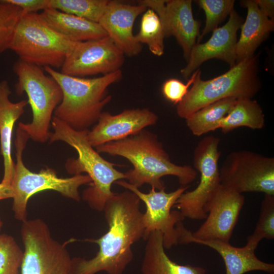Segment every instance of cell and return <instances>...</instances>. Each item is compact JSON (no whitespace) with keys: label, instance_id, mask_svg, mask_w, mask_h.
<instances>
[{"label":"cell","instance_id":"obj_15","mask_svg":"<svg viewBox=\"0 0 274 274\" xmlns=\"http://www.w3.org/2000/svg\"><path fill=\"white\" fill-rule=\"evenodd\" d=\"M191 0H141L138 4L153 10L159 17L165 37L173 36L188 61L199 37L200 22L193 15Z\"/></svg>","mask_w":274,"mask_h":274},{"label":"cell","instance_id":"obj_28","mask_svg":"<svg viewBox=\"0 0 274 274\" xmlns=\"http://www.w3.org/2000/svg\"><path fill=\"white\" fill-rule=\"evenodd\" d=\"M198 5L204 12L206 24L196 43H199L202 38L218 27L234 9V0H197Z\"/></svg>","mask_w":274,"mask_h":274},{"label":"cell","instance_id":"obj_4","mask_svg":"<svg viewBox=\"0 0 274 274\" xmlns=\"http://www.w3.org/2000/svg\"><path fill=\"white\" fill-rule=\"evenodd\" d=\"M45 71L59 85L62 98L54 112V117L77 130L88 129L97 122L104 108L111 101L108 88L120 80L122 72H114L93 78L71 76L55 69Z\"/></svg>","mask_w":274,"mask_h":274},{"label":"cell","instance_id":"obj_30","mask_svg":"<svg viewBox=\"0 0 274 274\" xmlns=\"http://www.w3.org/2000/svg\"><path fill=\"white\" fill-rule=\"evenodd\" d=\"M25 13L20 7L0 1V54L10 49L16 26Z\"/></svg>","mask_w":274,"mask_h":274},{"label":"cell","instance_id":"obj_19","mask_svg":"<svg viewBox=\"0 0 274 274\" xmlns=\"http://www.w3.org/2000/svg\"><path fill=\"white\" fill-rule=\"evenodd\" d=\"M196 243L208 246L216 251L222 258L226 274H245L253 271L269 273L274 272V264L264 262L256 256L257 246L247 242L243 247H236L229 243L220 240L202 241L187 237H182L179 244Z\"/></svg>","mask_w":274,"mask_h":274},{"label":"cell","instance_id":"obj_2","mask_svg":"<svg viewBox=\"0 0 274 274\" xmlns=\"http://www.w3.org/2000/svg\"><path fill=\"white\" fill-rule=\"evenodd\" d=\"M95 148L98 153L127 159L133 168L124 173L125 179L138 188L148 184L158 190L165 189L164 183L161 180L165 176H175L182 186H188L197 176V172L193 167L173 163L158 136L145 129L134 135Z\"/></svg>","mask_w":274,"mask_h":274},{"label":"cell","instance_id":"obj_13","mask_svg":"<svg viewBox=\"0 0 274 274\" xmlns=\"http://www.w3.org/2000/svg\"><path fill=\"white\" fill-rule=\"evenodd\" d=\"M244 203L242 194L220 184L204 206L208 214L203 223L193 232L182 226L180 239L187 237L229 243Z\"/></svg>","mask_w":274,"mask_h":274},{"label":"cell","instance_id":"obj_29","mask_svg":"<svg viewBox=\"0 0 274 274\" xmlns=\"http://www.w3.org/2000/svg\"><path fill=\"white\" fill-rule=\"evenodd\" d=\"M274 238V195L264 194L258 221L248 243L258 246L263 239Z\"/></svg>","mask_w":274,"mask_h":274},{"label":"cell","instance_id":"obj_31","mask_svg":"<svg viewBox=\"0 0 274 274\" xmlns=\"http://www.w3.org/2000/svg\"><path fill=\"white\" fill-rule=\"evenodd\" d=\"M23 256V251L13 237L0 234V274H19Z\"/></svg>","mask_w":274,"mask_h":274},{"label":"cell","instance_id":"obj_23","mask_svg":"<svg viewBox=\"0 0 274 274\" xmlns=\"http://www.w3.org/2000/svg\"><path fill=\"white\" fill-rule=\"evenodd\" d=\"M40 14L54 30L74 42H84L108 37L97 22L52 8L45 9Z\"/></svg>","mask_w":274,"mask_h":274},{"label":"cell","instance_id":"obj_16","mask_svg":"<svg viewBox=\"0 0 274 274\" xmlns=\"http://www.w3.org/2000/svg\"><path fill=\"white\" fill-rule=\"evenodd\" d=\"M243 22V18L233 9L227 22L214 30L208 41L193 46L186 65L181 70L182 77L188 80L202 63L212 59L222 60L230 67L235 65L237 32Z\"/></svg>","mask_w":274,"mask_h":274},{"label":"cell","instance_id":"obj_33","mask_svg":"<svg viewBox=\"0 0 274 274\" xmlns=\"http://www.w3.org/2000/svg\"><path fill=\"white\" fill-rule=\"evenodd\" d=\"M8 3L20 7L26 13H37L49 8V0H5Z\"/></svg>","mask_w":274,"mask_h":274},{"label":"cell","instance_id":"obj_34","mask_svg":"<svg viewBox=\"0 0 274 274\" xmlns=\"http://www.w3.org/2000/svg\"><path fill=\"white\" fill-rule=\"evenodd\" d=\"M260 11L269 19L274 20V1L255 0Z\"/></svg>","mask_w":274,"mask_h":274},{"label":"cell","instance_id":"obj_17","mask_svg":"<svg viewBox=\"0 0 274 274\" xmlns=\"http://www.w3.org/2000/svg\"><path fill=\"white\" fill-rule=\"evenodd\" d=\"M157 120L158 116L147 108L126 109L116 115L102 112L97 123L88 130L87 139L95 148L134 135Z\"/></svg>","mask_w":274,"mask_h":274},{"label":"cell","instance_id":"obj_27","mask_svg":"<svg viewBox=\"0 0 274 274\" xmlns=\"http://www.w3.org/2000/svg\"><path fill=\"white\" fill-rule=\"evenodd\" d=\"M109 0H49L48 7L98 23Z\"/></svg>","mask_w":274,"mask_h":274},{"label":"cell","instance_id":"obj_21","mask_svg":"<svg viewBox=\"0 0 274 274\" xmlns=\"http://www.w3.org/2000/svg\"><path fill=\"white\" fill-rule=\"evenodd\" d=\"M11 91L8 82L0 81V144L4 173L1 183L11 185L15 163L12 158V138L14 124L24 112L28 101L13 102L9 99Z\"/></svg>","mask_w":274,"mask_h":274},{"label":"cell","instance_id":"obj_25","mask_svg":"<svg viewBox=\"0 0 274 274\" xmlns=\"http://www.w3.org/2000/svg\"><path fill=\"white\" fill-rule=\"evenodd\" d=\"M236 101L235 98H226L203 107L185 119L187 126L198 136L218 129L220 121Z\"/></svg>","mask_w":274,"mask_h":274},{"label":"cell","instance_id":"obj_26","mask_svg":"<svg viewBox=\"0 0 274 274\" xmlns=\"http://www.w3.org/2000/svg\"><path fill=\"white\" fill-rule=\"evenodd\" d=\"M134 36L139 43L147 45L153 55L163 54L165 33L159 17L153 10L147 8L143 13L139 31Z\"/></svg>","mask_w":274,"mask_h":274},{"label":"cell","instance_id":"obj_14","mask_svg":"<svg viewBox=\"0 0 274 274\" xmlns=\"http://www.w3.org/2000/svg\"><path fill=\"white\" fill-rule=\"evenodd\" d=\"M124 56L108 36L76 42L66 56L60 72L81 78L105 75L121 70Z\"/></svg>","mask_w":274,"mask_h":274},{"label":"cell","instance_id":"obj_32","mask_svg":"<svg viewBox=\"0 0 274 274\" xmlns=\"http://www.w3.org/2000/svg\"><path fill=\"white\" fill-rule=\"evenodd\" d=\"M197 72V70L191 75L186 84L176 78L166 80L161 87L163 96L175 105L179 104L187 94L189 87L194 81Z\"/></svg>","mask_w":274,"mask_h":274},{"label":"cell","instance_id":"obj_22","mask_svg":"<svg viewBox=\"0 0 274 274\" xmlns=\"http://www.w3.org/2000/svg\"><path fill=\"white\" fill-rule=\"evenodd\" d=\"M145 240L142 274H206L202 267L180 264L173 261L165 251L160 231L150 232Z\"/></svg>","mask_w":274,"mask_h":274},{"label":"cell","instance_id":"obj_9","mask_svg":"<svg viewBox=\"0 0 274 274\" xmlns=\"http://www.w3.org/2000/svg\"><path fill=\"white\" fill-rule=\"evenodd\" d=\"M21 236L24 250L20 274H71L72 258L65 244L53 238L43 220L23 222Z\"/></svg>","mask_w":274,"mask_h":274},{"label":"cell","instance_id":"obj_3","mask_svg":"<svg viewBox=\"0 0 274 274\" xmlns=\"http://www.w3.org/2000/svg\"><path fill=\"white\" fill-rule=\"evenodd\" d=\"M49 142L62 141L77 152V158H70L65 164L67 173L73 176L87 173L91 179L89 186L82 193L83 199L92 209L102 212L108 200L114 194L111 186L115 182L125 179L124 173L115 168L116 164L102 157L93 149L87 139L88 129L77 130L53 117Z\"/></svg>","mask_w":274,"mask_h":274},{"label":"cell","instance_id":"obj_8","mask_svg":"<svg viewBox=\"0 0 274 274\" xmlns=\"http://www.w3.org/2000/svg\"><path fill=\"white\" fill-rule=\"evenodd\" d=\"M76 42L61 35L40 13H25L20 19L10 49L19 59L38 66L61 68Z\"/></svg>","mask_w":274,"mask_h":274},{"label":"cell","instance_id":"obj_6","mask_svg":"<svg viewBox=\"0 0 274 274\" xmlns=\"http://www.w3.org/2000/svg\"><path fill=\"white\" fill-rule=\"evenodd\" d=\"M29 139L28 134L19 126L15 141L16 162L11 183L13 191L12 210L15 218L22 222L27 220L28 199L38 192L53 190L65 197L79 201V188L90 184L91 179L87 175H76L70 178H60L55 169L46 167L39 173H33L24 165L22 154Z\"/></svg>","mask_w":274,"mask_h":274},{"label":"cell","instance_id":"obj_35","mask_svg":"<svg viewBox=\"0 0 274 274\" xmlns=\"http://www.w3.org/2000/svg\"><path fill=\"white\" fill-rule=\"evenodd\" d=\"M13 191L11 185L0 183V200L12 198Z\"/></svg>","mask_w":274,"mask_h":274},{"label":"cell","instance_id":"obj_10","mask_svg":"<svg viewBox=\"0 0 274 274\" xmlns=\"http://www.w3.org/2000/svg\"><path fill=\"white\" fill-rule=\"evenodd\" d=\"M220 139L214 135L202 139L193 153V168L200 174L199 182L191 191H185L176 201L177 208L184 218L205 219L204 206L221 184L218 160Z\"/></svg>","mask_w":274,"mask_h":274},{"label":"cell","instance_id":"obj_5","mask_svg":"<svg viewBox=\"0 0 274 274\" xmlns=\"http://www.w3.org/2000/svg\"><path fill=\"white\" fill-rule=\"evenodd\" d=\"M259 70L258 56L256 55L206 81L201 79L198 68L191 89L177 105L178 116L185 119L203 107L226 98H252L261 88Z\"/></svg>","mask_w":274,"mask_h":274},{"label":"cell","instance_id":"obj_1","mask_svg":"<svg viewBox=\"0 0 274 274\" xmlns=\"http://www.w3.org/2000/svg\"><path fill=\"white\" fill-rule=\"evenodd\" d=\"M140 201L129 190L114 193L102 211L108 230L98 238L84 240L97 244L98 252L89 259L72 258L71 274H123L133 259L132 245L144 237Z\"/></svg>","mask_w":274,"mask_h":274},{"label":"cell","instance_id":"obj_12","mask_svg":"<svg viewBox=\"0 0 274 274\" xmlns=\"http://www.w3.org/2000/svg\"><path fill=\"white\" fill-rule=\"evenodd\" d=\"M134 194L145 204L146 210L143 214L142 221L144 227L143 239L154 231H160L163 234L165 249H170L179 244L182 221L185 218L180 211H172L176 201L188 186H181L175 191L166 192L165 189L156 191L154 188L148 193L126 181L120 180L115 182Z\"/></svg>","mask_w":274,"mask_h":274},{"label":"cell","instance_id":"obj_7","mask_svg":"<svg viewBox=\"0 0 274 274\" xmlns=\"http://www.w3.org/2000/svg\"><path fill=\"white\" fill-rule=\"evenodd\" d=\"M13 69L17 77L16 92L19 95L26 93L32 112V121L19 122L18 126L33 141L45 143L50 138V124L62 100V90L55 80L47 76L40 66L18 59Z\"/></svg>","mask_w":274,"mask_h":274},{"label":"cell","instance_id":"obj_36","mask_svg":"<svg viewBox=\"0 0 274 274\" xmlns=\"http://www.w3.org/2000/svg\"><path fill=\"white\" fill-rule=\"evenodd\" d=\"M3 221L1 219V218H0V231H1V230L3 227Z\"/></svg>","mask_w":274,"mask_h":274},{"label":"cell","instance_id":"obj_18","mask_svg":"<svg viewBox=\"0 0 274 274\" xmlns=\"http://www.w3.org/2000/svg\"><path fill=\"white\" fill-rule=\"evenodd\" d=\"M147 9L139 4L132 5L109 1L99 19V24L124 55L135 56L142 50V45L136 40L133 28L136 18Z\"/></svg>","mask_w":274,"mask_h":274},{"label":"cell","instance_id":"obj_24","mask_svg":"<svg viewBox=\"0 0 274 274\" xmlns=\"http://www.w3.org/2000/svg\"><path fill=\"white\" fill-rule=\"evenodd\" d=\"M264 114L258 102L250 98L236 99L234 105L219 123L224 133L239 127L260 129L265 125Z\"/></svg>","mask_w":274,"mask_h":274},{"label":"cell","instance_id":"obj_11","mask_svg":"<svg viewBox=\"0 0 274 274\" xmlns=\"http://www.w3.org/2000/svg\"><path fill=\"white\" fill-rule=\"evenodd\" d=\"M221 184L241 194L274 195V158L240 150L229 154L219 169Z\"/></svg>","mask_w":274,"mask_h":274},{"label":"cell","instance_id":"obj_20","mask_svg":"<svg viewBox=\"0 0 274 274\" xmlns=\"http://www.w3.org/2000/svg\"><path fill=\"white\" fill-rule=\"evenodd\" d=\"M240 4L247 8V14L235 45L236 63L253 56L256 50L274 29V20L260 11L255 0L241 1Z\"/></svg>","mask_w":274,"mask_h":274}]
</instances>
